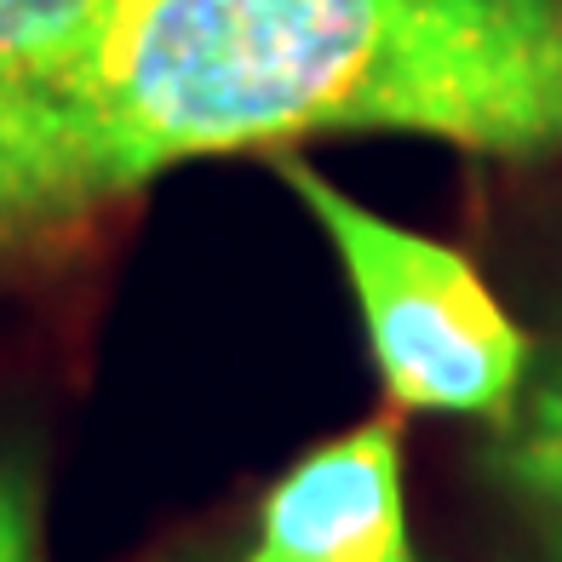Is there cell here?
Here are the masks:
<instances>
[{
    "mask_svg": "<svg viewBox=\"0 0 562 562\" xmlns=\"http://www.w3.org/2000/svg\"><path fill=\"white\" fill-rule=\"evenodd\" d=\"M488 476L522 528L533 562H562V350L522 391L488 448Z\"/></svg>",
    "mask_w": 562,
    "mask_h": 562,
    "instance_id": "5",
    "label": "cell"
},
{
    "mask_svg": "<svg viewBox=\"0 0 562 562\" xmlns=\"http://www.w3.org/2000/svg\"><path fill=\"white\" fill-rule=\"evenodd\" d=\"M110 195L69 92L0 69V247L35 241Z\"/></svg>",
    "mask_w": 562,
    "mask_h": 562,
    "instance_id": "4",
    "label": "cell"
},
{
    "mask_svg": "<svg viewBox=\"0 0 562 562\" xmlns=\"http://www.w3.org/2000/svg\"><path fill=\"white\" fill-rule=\"evenodd\" d=\"M110 195L311 133L562 149V0H121L69 75Z\"/></svg>",
    "mask_w": 562,
    "mask_h": 562,
    "instance_id": "1",
    "label": "cell"
},
{
    "mask_svg": "<svg viewBox=\"0 0 562 562\" xmlns=\"http://www.w3.org/2000/svg\"><path fill=\"white\" fill-rule=\"evenodd\" d=\"M121 0H0V69L69 87Z\"/></svg>",
    "mask_w": 562,
    "mask_h": 562,
    "instance_id": "6",
    "label": "cell"
},
{
    "mask_svg": "<svg viewBox=\"0 0 562 562\" xmlns=\"http://www.w3.org/2000/svg\"><path fill=\"white\" fill-rule=\"evenodd\" d=\"M236 562H419L396 425L368 419L293 459Z\"/></svg>",
    "mask_w": 562,
    "mask_h": 562,
    "instance_id": "3",
    "label": "cell"
},
{
    "mask_svg": "<svg viewBox=\"0 0 562 562\" xmlns=\"http://www.w3.org/2000/svg\"><path fill=\"white\" fill-rule=\"evenodd\" d=\"M350 281L373 368L396 407L505 425L528 391V334L459 247L379 218L334 178L281 161Z\"/></svg>",
    "mask_w": 562,
    "mask_h": 562,
    "instance_id": "2",
    "label": "cell"
},
{
    "mask_svg": "<svg viewBox=\"0 0 562 562\" xmlns=\"http://www.w3.org/2000/svg\"><path fill=\"white\" fill-rule=\"evenodd\" d=\"M0 562H41V499L23 465H0Z\"/></svg>",
    "mask_w": 562,
    "mask_h": 562,
    "instance_id": "7",
    "label": "cell"
}]
</instances>
